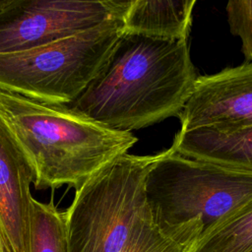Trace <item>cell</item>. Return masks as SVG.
Wrapping results in <instances>:
<instances>
[{
  "label": "cell",
  "instance_id": "cell-11",
  "mask_svg": "<svg viewBox=\"0 0 252 252\" xmlns=\"http://www.w3.org/2000/svg\"><path fill=\"white\" fill-rule=\"evenodd\" d=\"M203 231L199 222L176 226L158 223L150 212L137 223L120 252H193Z\"/></svg>",
  "mask_w": 252,
  "mask_h": 252
},
{
  "label": "cell",
  "instance_id": "cell-3",
  "mask_svg": "<svg viewBox=\"0 0 252 252\" xmlns=\"http://www.w3.org/2000/svg\"><path fill=\"white\" fill-rule=\"evenodd\" d=\"M123 18L25 51L0 54V90L71 104L96 78L123 33Z\"/></svg>",
  "mask_w": 252,
  "mask_h": 252
},
{
  "label": "cell",
  "instance_id": "cell-6",
  "mask_svg": "<svg viewBox=\"0 0 252 252\" xmlns=\"http://www.w3.org/2000/svg\"><path fill=\"white\" fill-rule=\"evenodd\" d=\"M131 0H12L0 10V54L32 49L124 18Z\"/></svg>",
  "mask_w": 252,
  "mask_h": 252
},
{
  "label": "cell",
  "instance_id": "cell-13",
  "mask_svg": "<svg viewBox=\"0 0 252 252\" xmlns=\"http://www.w3.org/2000/svg\"><path fill=\"white\" fill-rule=\"evenodd\" d=\"M29 252H67L65 215L53 196L47 203L31 199Z\"/></svg>",
  "mask_w": 252,
  "mask_h": 252
},
{
  "label": "cell",
  "instance_id": "cell-1",
  "mask_svg": "<svg viewBox=\"0 0 252 252\" xmlns=\"http://www.w3.org/2000/svg\"><path fill=\"white\" fill-rule=\"evenodd\" d=\"M196 79L187 39L123 32L99 74L69 106L104 127L130 132L178 116Z\"/></svg>",
  "mask_w": 252,
  "mask_h": 252
},
{
  "label": "cell",
  "instance_id": "cell-17",
  "mask_svg": "<svg viewBox=\"0 0 252 252\" xmlns=\"http://www.w3.org/2000/svg\"><path fill=\"white\" fill-rule=\"evenodd\" d=\"M249 252H252V250H251V251H249Z\"/></svg>",
  "mask_w": 252,
  "mask_h": 252
},
{
  "label": "cell",
  "instance_id": "cell-5",
  "mask_svg": "<svg viewBox=\"0 0 252 252\" xmlns=\"http://www.w3.org/2000/svg\"><path fill=\"white\" fill-rule=\"evenodd\" d=\"M145 192L158 223L195 221L205 231L252 200V172L186 158L170 147L149 170Z\"/></svg>",
  "mask_w": 252,
  "mask_h": 252
},
{
  "label": "cell",
  "instance_id": "cell-2",
  "mask_svg": "<svg viewBox=\"0 0 252 252\" xmlns=\"http://www.w3.org/2000/svg\"><path fill=\"white\" fill-rule=\"evenodd\" d=\"M0 124L25 157L37 190H75L137 142L68 104H47L0 90Z\"/></svg>",
  "mask_w": 252,
  "mask_h": 252
},
{
  "label": "cell",
  "instance_id": "cell-4",
  "mask_svg": "<svg viewBox=\"0 0 252 252\" xmlns=\"http://www.w3.org/2000/svg\"><path fill=\"white\" fill-rule=\"evenodd\" d=\"M154 156H118L75 190L64 212L67 252H120L150 212L146 176Z\"/></svg>",
  "mask_w": 252,
  "mask_h": 252
},
{
  "label": "cell",
  "instance_id": "cell-15",
  "mask_svg": "<svg viewBox=\"0 0 252 252\" xmlns=\"http://www.w3.org/2000/svg\"><path fill=\"white\" fill-rule=\"evenodd\" d=\"M12 2V0H0V10L5 8L7 5H9Z\"/></svg>",
  "mask_w": 252,
  "mask_h": 252
},
{
  "label": "cell",
  "instance_id": "cell-9",
  "mask_svg": "<svg viewBox=\"0 0 252 252\" xmlns=\"http://www.w3.org/2000/svg\"><path fill=\"white\" fill-rule=\"evenodd\" d=\"M171 148L186 158L252 172V127L230 132L211 128L179 131Z\"/></svg>",
  "mask_w": 252,
  "mask_h": 252
},
{
  "label": "cell",
  "instance_id": "cell-10",
  "mask_svg": "<svg viewBox=\"0 0 252 252\" xmlns=\"http://www.w3.org/2000/svg\"><path fill=\"white\" fill-rule=\"evenodd\" d=\"M195 0H131L123 32L163 39H187Z\"/></svg>",
  "mask_w": 252,
  "mask_h": 252
},
{
  "label": "cell",
  "instance_id": "cell-14",
  "mask_svg": "<svg viewBox=\"0 0 252 252\" xmlns=\"http://www.w3.org/2000/svg\"><path fill=\"white\" fill-rule=\"evenodd\" d=\"M230 32L241 39L246 62H252V0H231L226 7Z\"/></svg>",
  "mask_w": 252,
  "mask_h": 252
},
{
  "label": "cell",
  "instance_id": "cell-8",
  "mask_svg": "<svg viewBox=\"0 0 252 252\" xmlns=\"http://www.w3.org/2000/svg\"><path fill=\"white\" fill-rule=\"evenodd\" d=\"M33 174L0 124V231L6 252H29Z\"/></svg>",
  "mask_w": 252,
  "mask_h": 252
},
{
  "label": "cell",
  "instance_id": "cell-7",
  "mask_svg": "<svg viewBox=\"0 0 252 252\" xmlns=\"http://www.w3.org/2000/svg\"><path fill=\"white\" fill-rule=\"evenodd\" d=\"M178 117L180 131L230 132L252 127V62L197 77Z\"/></svg>",
  "mask_w": 252,
  "mask_h": 252
},
{
  "label": "cell",
  "instance_id": "cell-12",
  "mask_svg": "<svg viewBox=\"0 0 252 252\" xmlns=\"http://www.w3.org/2000/svg\"><path fill=\"white\" fill-rule=\"evenodd\" d=\"M252 250V200L203 231L193 252H249Z\"/></svg>",
  "mask_w": 252,
  "mask_h": 252
},
{
  "label": "cell",
  "instance_id": "cell-16",
  "mask_svg": "<svg viewBox=\"0 0 252 252\" xmlns=\"http://www.w3.org/2000/svg\"><path fill=\"white\" fill-rule=\"evenodd\" d=\"M0 252H6L5 245H4V240H3V237H2L1 231H0Z\"/></svg>",
  "mask_w": 252,
  "mask_h": 252
}]
</instances>
